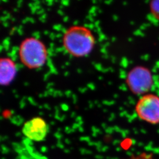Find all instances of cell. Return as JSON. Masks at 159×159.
I'll return each mask as SVG.
<instances>
[{
  "label": "cell",
  "instance_id": "52a82bcc",
  "mask_svg": "<svg viewBox=\"0 0 159 159\" xmlns=\"http://www.w3.org/2000/svg\"><path fill=\"white\" fill-rule=\"evenodd\" d=\"M149 8L152 15L159 21V0L151 1L149 4Z\"/></svg>",
  "mask_w": 159,
  "mask_h": 159
},
{
  "label": "cell",
  "instance_id": "ba28073f",
  "mask_svg": "<svg viewBox=\"0 0 159 159\" xmlns=\"http://www.w3.org/2000/svg\"><path fill=\"white\" fill-rule=\"evenodd\" d=\"M125 159H156L153 153L143 152L142 153L131 155L130 157Z\"/></svg>",
  "mask_w": 159,
  "mask_h": 159
},
{
  "label": "cell",
  "instance_id": "277c9868",
  "mask_svg": "<svg viewBox=\"0 0 159 159\" xmlns=\"http://www.w3.org/2000/svg\"><path fill=\"white\" fill-rule=\"evenodd\" d=\"M138 118L148 124H159V96L148 93L140 97L135 106Z\"/></svg>",
  "mask_w": 159,
  "mask_h": 159
},
{
  "label": "cell",
  "instance_id": "5b68a950",
  "mask_svg": "<svg viewBox=\"0 0 159 159\" xmlns=\"http://www.w3.org/2000/svg\"><path fill=\"white\" fill-rule=\"evenodd\" d=\"M49 127L46 120L41 117H35L27 121L22 128L23 134L35 142L44 140Z\"/></svg>",
  "mask_w": 159,
  "mask_h": 159
},
{
  "label": "cell",
  "instance_id": "6da1fadb",
  "mask_svg": "<svg viewBox=\"0 0 159 159\" xmlns=\"http://www.w3.org/2000/svg\"><path fill=\"white\" fill-rule=\"evenodd\" d=\"M63 46L70 56L81 58L89 56L94 48L96 39L91 30L83 25L70 27L63 34Z\"/></svg>",
  "mask_w": 159,
  "mask_h": 159
},
{
  "label": "cell",
  "instance_id": "7a4b0ae2",
  "mask_svg": "<svg viewBox=\"0 0 159 159\" xmlns=\"http://www.w3.org/2000/svg\"><path fill=\"white\" fill-rule=\"evenodd\" d=\"M18 57L26 68L35 70L46 64L48 52L46 44L41 40L34 37H29L21 42L18 48Z\"/></svg>",
  "mask_w": 159,
  "mask_h": 159
},
{
  "label": "cell",
  "instance_id": "3957f363",
  "mask_svg": "<svg viewBox=\"0 0 159 159\" xmlns=\"http://www.w3.org/2000/svg\"><path fill=\"white\" fill-rule=\"evenodd\" d=\"M125 83L129 90L134 95L143 96L149 93L154 84L152 71L143 66H136L128 72Z\"/></svg>",
  "mask_w": 159,
  "mask_h": 159
},
{
  "label": "cell",
  "instance_id": "8992f818",
  "mask_svg": "<svg viewBox=\"0 0 159 159\" xmlns=\"http://www.w3.org/2000/svg\"><path fill=\"white\" fill-rule=\"evenodd\" d=\"M16 63L9 57H2L0 60V84L8 86L11 84L17 74Z\"/></svg>",
  "mask_w": 159,
  "mask_h": 159
}]
</instances>
